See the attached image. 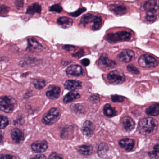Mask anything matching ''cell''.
Returning a JSON list of instances; mask_svg holds the SVG:
<instances>
[{
    "instance_id": "cell-36",
    "label": "cell",
    "mask_w": 159,
    "mask_h": 159,
    "mask_svg": "<svg viewBox=\"0 0 159 159\" xmlns=\"http://www.w3.org/2000/svg\"><path fill=\"white\" fill-rule=\"evenodd\" d=\"M112 101L114 102H121L124 100V97L118 95H113L111 96Z\"/></svg>"
},
{
    "instance_id": "cell-24",
    "label": "cell",
    "mask_w": 159,
    "mask_h": 159,
    "mask_svg": "<svg viewBox=\"0 0 159 159\" xmlns=\"http://www.w3.org/2000/svg\"><path fill=\"white\" fill-rule=\"evenodd\" d=\"M41 11H42L41 6L38 3H34L28 7L26 13L27 14H30V15H33L35 13L40 14L41 13Z\"/></svg>"
},
{
    "instance_id": "cell-39",
    "label": "cell",
    "mask_w": 159,
    "mask_h": 159,
    "mask_svg": "<svg viewBox=\"0 0 159 159\" xmlns=\"http://www.w3.org/2000/svg\"><path fill=\"white\" fill-rule=\"evenodd\" d=\"M15 4L18 8H22L24 5V0H16Z\"/></svg>"
},
{
    "instance_id": "cell-8",
    "label": "cell",
    "mask_w": 159,
    "mask_h": 159,
    "mask_svg": "<svg viewBox=\"0 0 159 159\" xmlns=\"http://www.w3.org/2000/svg\"><path fill=\"white\" fill-rule=\"evenodd\" d=\"M99 65L102 68L108 70L116 67V64L115 61L109 59L106 54H103L99 59Z\"/></svg>"
},
{
    "instance_id": "cell-23",
    "label": "cell",
    "mask_w": 159,
    "mask_h": 159,
    "mask_svg": "<svg viewBox=\"0 0 159 159\" xmlns=\"http://www.w3.org/2000/svg\"><path fill=\"white\" fill-rule=\"evenodd\" d=\"M103 113L107 116L112 117L116 115L117 112L115 108L112 107L111 105L107 104L104 107Z\"/></svg>"
},
{
    "instance_id": "cell-11",
    "label": "cell",
    "mask_w": 159,
    "mask_h": 159,
    "mask_svg": "<svg viewBox=\"0 0 159 159\" xmlns=\"http://www.w3.org/2000/svg\"><path fill=\"white\" fill-rule=\"evenodd\" d=\"M66 73L68 75L78 77L80 75H83L84 71L79 65H73L69 66L67 68Z\"/></svg>"
},
{
    "instance_id": "cell-3",
    "label": "cell",
    "mask_w": 159,
    "mask_h": 159,
    "mask_svg": "<svg viewBox=\"0 0 159 159\" xmlns=\"http://www.w3.org/2000/svg\"><path fill=\"white\" fill-rule=\"evenodd\" d=\"M131 33L126 31L109 33L106 36V39L110 42H122L129 40L131 38Z\"/></svg>"
},
{
    "instance_id": "cell-43",
    "label": "cell",
    "mask_w": 159,
    "mask_h": 159,
    "mask_svg": "<svg viewBox=\"0 0 159 159\" xmlns=\"http://www.w3.org/2000/svg\"><path fill=\"white\" fill-rule=\"evenodd\" d=\"M30 159H46L45 156L43 155H38Z\"/></svg>"
},
{
    "instance_id": "cell-14",
    "label": "cell",
    "mask_w": 159,
    "mask_h": 159,
    "mask_svg": "<svg viewBox=\"0 0 159 159\" xmlns=\"http://www.w3.org/2000/svg\"><path fill=\"white\" fill-rule=\"evenodd\" d=\"M119 143L120 147L126 151H130L134 147L135 141L133 139L125 138L120 140Z\"/></svg>"
},
{
    "instance_id": "cell-2",
    "label": "cell",
    "mask_w": 159,
    "mask_h": 159,
    "mask_svg": "<svg viewBox=\"0 0 159 159\" xmlns=\"http://www.w3.org/2000/svg\"><path fill=\"white\" fill-rule=\"evenodd\" d=\"M16 101L10 96L0 97V110L6 113H10L14 110Z\"/></svg>"
},
{
    "instance_id": "cell-45",
    "label": "cell",
    "mask_w": 159,
    "mask_h": 159,
    "mask_svg": "<svg viewBox=\"0 0 159 159\" xmlns=\"http://www.w3.org/2000/svg\"></svg>"
},
{
    "instance_id": "cell-6",
    "label": "cell",
    "mask_w": 159,
    "mask_h": 159,
    "mask_svg": "<svg viewBox=\"0 0 159 159\" xmlns=\"http://www.w3.org/2000/svg\"><path fill=\"white\" fill-rule=\"evenodd\" d=\"M107 79L111 84L119 85L122 84L125 80V76L122 72L114 70L107 75Z\"/></svg>"
},
{
    "instance_id": "cell-30",
    "label": "cell",
    "mask_w": 159,
    "mask_h": 159,
    "mask_svg": "<svg viewBox=\"0 0 159 159\" xmlns=\"http://www.w3.org/2000/svg\"><path fill=\"white\" fill-rule=\"evenodd\" d=\"M148 155L151 159H159V145L155 146L153 151L149 152Z\"/></svg>"
},
{
    "instance_id": "cell-12",
    "label": "cell",
    "mask_w": 159,
    "mask_h": 159,
    "mask_svg": "<svg viewBox=\"0 0 159 159\" xmlns=\"http://www.w3.org/2000/svg\"><path fill=\"white\" fill-rule=\"evenodd\" d=\"M47 142L46 141H37L32 144V150L36 153H43L48 149Z\"/></svg>"
},
{
    "instance_id": "cell-16",
    "label": "cell",
    "mask_w": 159,
    "mask_h": 159,
    "mask_svg": "<svg viewBox=\"0 0 159 159\" xmlns=\"http://www.w3.org/2000/svg\"><path fill=\"white\" fill-rule=\"evenodd\" d=\"M109 9L116 15H123L127 12V8L123 5L112 4L109 6Z\"/></svg>"
},
{
    "instance_id": "cell-20",
    "label": "cell",
    "mask_w": 159,
    "mask_h": 159,
    "mask_svg": "<svg viewBox=\"0 0 159 159\" xmlns=\"http://www.w3.org/2000/svg\"><path fill=\"white\" fill-rule=\"evenodd\" d=\"M57 23L62 28L66 29L70 28L73 25V20L67 17H61L57 20Z\"/></svg>"
},
{
    "instance_id": "cell-25",
    "label": "cell",
    "mask_w": 159,
    "mask_h": 159,
    "mask_svg": "<svg viewBox=\"0 0 159 159\" xmlns=\"http://www.w3.org/2000/svg\"><path fill=\"white\" fill-rule=\"evenodd\" d=\"M94 17H95V16L90 13L85 14L80 19V25L85 27L87 24L93 21Z\"/></svg>"
},
{
    "instance_id": "cell-13",
    "label": "cell",
    "mask_w": 159,
    "mask_h": 159,
    "mask_svg": "<svg viewBox=\"0 0 159 159\" xmlns=\"http://www.w3.org/2000/svg\"><path fill=\"white\" fill-rule=\"evenodd\" d=\"M60 88L56 86H50L46 92V95L49 99L54 100L59 97L60 94Z\"/></svg>"
},
{
    "instance_id": "cell-44",
    "label": "cell",
    "mask_w": 159,
    "mask_h": 159,
    "mask_svg": "<svg viewBox=\"0 0 159 159\" xmlns=\"http://www.w3.org/2000/svg\"><path fill=\"white\" fill-rule=\"evenodd\" d=\"M3 140V135L2 133L0 132V143H2Z\"/></svg>"
},
{
    "instance_id": "cell-4",
    "label": "cell",
    "mask_w": 159,
    "mask_h": 159,
    "mask_svg": "<svg viewBox=\"0 0 159 159\" xmlns=\"http://www.w3.org/2000/svg\"><path fill=\"white\" fill-rule=\"evenodd\" d=\"M60 116L59 110L57 108H53L43 116L42 122L45 125H52L59 119Z\"/></svg>"
},
{
    "instance_id": "cell-27",
    "label": "cell",
    "mask_w": 159,
    "mask_h": 159,
    "mask_svg": "<svg viewBox=\"0 0 159 159\" xmlns=\"http://www.w3.org/2000/svg\"><path fill=\"white\" fill-rule=\"evenodd\" d=\"M93 149V148L91 145H82L78 148L80 153L85 156L90 155L92 152Z\"/></svg>"
},
{
    "instance_id": "cell-28",
    "label": "cell",
    "mask_w": 159,
    "mask_h": 159,
    "mask_svg": "<svg viewBox=\"0 0 159 159\" xmlns=\"http://www.w3.org/2000/svg\"><path fill=\"white\" fill-rule=\"evenodd\" d=\"M157 18V14L155 11H146V12L145 19L149 22L155 21Z\"/></svg>"
},
{
    "instance_id": "cell-35",
    "label": "cell",
    "mask_w": 159,
    "mask_h": 159,
    "mask_svg": "<svg viewBox=\"0 0 159 159\" xmlns=\"http://www.w3.org/2000/svg\"><path fill=\"white\" fill-rule=\"evenodd\" d=\"M86 10H87V9L85 7H82V8H79L78 10L75 11V12L70 13V15L74 17H77L79 16L80 15L82 14L83 12H85Z\"/></svg>"
},
{
    "instance_id": "cell-21",
    "label": "cell",
    "mask_w": 159,
    "mask_h": 159,
    "mask_svg": "<svg viewBox=\"0 0 159 159\" xmlns=\"http://www.w3.org/2000/svg\"><path fill=\"white\" fill-rule=\"evenodd\" d=\"M80 94L77 92L71 91L67 93L63 98V102L65 103L71 102L80 97Z\"/></svg>"
},
{
    "instance_id": "cell-17",
    "label": "cell",
    "mask_w": 159,
    "mask_h": 159,
    "mask_svg": "<svg viewBox=\"0 0 159 159\" xmlns=\"http://www.w3.org/2000/svg\"><path fill=\"white\" fill-rule=\"evenodd\" d=\"M82 87L81 82L77 80H68L66 81L64 84L65 89L69 90L74 91L76 89H79Z\"/></svg>"
},
{
    "instance_id": "cell-15",
    "label": "cell",
    "mask_w": 159,
    "mask_h": 159,
    "mask_svg": "<svg viewBox=\"0 0 159 159\" xmlns=\"http://www.w3.org/2000/svg\"><path fill=\"white\" fill-rule=\"evenodd\" d=\"M95 127L92 122L89 120H86L82 127L81 130L86 136H90L93 133Z\"/></svg>"
},
{
    "instance_id": "cell-10",
    "label": "cell",
    "mask_w": 159,
    "mask_h": 159,
    "mask_svg": "<svg viewBox=\"0 0 159 159\" xmlns=\"http://www.w3.org/2000/svg\"><path fill=\"white\" fill-rule=\"evenodd\" d=\"M43 47L34 38H30L28 40V48L29 51L32 52H39L42 51Z\"/></svg>"
},
{
    "instance_id": "cell-19",
    "label": "cell",
    "mask_w": 159,
    "mask_h": 159,
    "mask_svg": "<svg viewBox=\"0 0 159 159\" xmlns=\"http://www.w3.org/2000/svg\"><path fill=\"white\" fill-rule=\"evenodd\" d=\"M121 121L124 129L127 131H131L134 129L135 123L132 119L129 117H124L122 118Z\"/></svg>"
},
{
    "instance_id": "cell-31",
    "label": "cell",
    "mask_w": 159,
    "mask_h": 159,
    "mask_svg": "<svg viewBox=\"0 0 159 159\" xmlns=\"http://www.w3.org/2000/svg\"><path fill=\"white\" fill-rule=\"evenodd\" d=\"M108 150V146L105 143H101L98 149V153L100 156H103L106 154Z\"/></svg>"
},
{
    "instance_id": "cell-34",
    "label": "cell",
    "mask_w": 159,
    "mask_h": 159,
    "mask_svg": "<svg viewBox=\"0 0 159 159\" xmlns=\"http://www.w3.org/2000/svg\"><path fill=\"white\" fill-rule=\"evenodd\" d=\"M127 70L129 72L134 74L137 75L140 73L139 70L137 68H136L135 66L132 65V64L128 65L127 66Z\"/></svg>"
},
{
    "instance_id": "cell-37",
    "label": "cell",
    "mask_w": 159,
    "mask_h": 159,
    "mask_svg": "<svg viewBox=\"0 0 159 159\" xmlns=\"http://www.w3.org/2000/svg\"><path fill=\"white\" fill-rule=\"evenodd\" d=\"M9 11V8L8 7L6 6H2L0 7V16H4L7 15Z\"/></svg>"
},
{
    "instance_id": "cell-22",
    "label": "cell",
    "mask_w": 159,
    "mask_h": 159,
    "mask_svg": "<svg viewBox=\"0 0 159 159\" xmlns=\"http://www.w3.org/2000/svg\"><path fill=\"white\" fill-rule=\"evenodd\" d=\"M146 113L148 116H157L159 115V104L156 103L149 106L146 110Z\"/></svg>"
},
{
    "instance_id": "cell-26",
    "label": "cell",
    "mask_w": 159,
    "mask_h": 159,
    "mask_svg": "<svg viewBox=\"0 0 159 159\" xmlns=\"http://www.w3.org/2000/svg\"><path fill=\"white\" fill-rule=\"evenodd\" d=\"M102 24V17L100 16H95L92 29L93 31L98 30L101 29Z\"/></svg>"
},
{
    "instance_id": "cell-41",
    "label": "cell",
    "mask_w": 159,
    "mask_h": 159,
    "mask_svg": "<svg viewBox=\"0 0 159 159\" xmlns=\"http://www.w3.org/2000/svg\"><path fill=\"white\" fill-rule=\"evenodd\" d=\"M0 159H16V157L10 155H2L0 156Z\"/></svg>"
},
{
    "instance_id": "cell-7",
    "label": "cell",
    "mask_w": 159,
    "mask_h": 159,
    "mask_svg": "<svg viewBox=\"0 0 159 159\" xmlns=\"http://www.w3.org/2000/svg\"><path fill=\"white\" fill-rule=\"evenodd\" d=\"M135 54L132 50H123L120 54L117 56V59L125 63H128L132 61L134 59Z\"/></svg>"
},
{
    "instance_id": "cell-9",
    "label": "cell",
    "mask_w": 159,
    "mask_h": 159,
    "mask_svg": "<svg viewBox=\"0 0 159 159\" xmlns=\"http://www.w3.org/2000/svg\"><path fill=\"white\" fill-rule=\"evenodd\" d=\"M142 7L146 11H156L159 8V0H148L142 4Z\"/></svg>"
},
{
    "instance_id": "cell-32",
    "label": "cell",
    "mask_w": 159,
    "mask_h": 159,
    "mask_svg": "<svg viewBox=\"0 0 159 159\" xmlns=\"http://www.w3.org/2000/svg\"><path fill=\"white\" fill-rule=\"evenodd\" d=\"M9 121L7 117L0 115V129H5L8 125Z\"/></svg>"
},
{
    "instance_id": "cell-5",
    "label": "cell",
    "mask_w": 159,
    "mask_h": 159,
    "mask_svg": "<svg viewBox=\"0 0 159 159\" xmlns=\"http://www.w3.org/2000/svg\"><path fill=\"white\" fill-rule=\"evenodd\" d=\"M140 66L144 68H153L158 65L159 62L155 57L148 54L142 55L138 60Z\"/></svg>"
},
{
    "instance_id": "cell-33",
    "label": "cell",
    "mask_w": 159,
    "mask_h": 159,
    "mask_svg": "<svg viewBox=\"0 0 159 159\" xmlns=\"http://www.w3.org/2000/svg\"><path fill=\"white\" fill-rule=\"evenodd\" d=\"M49 10L51 12L60 13L62 11V7L59 4H56L50 7Z\"/></svg>"
},
{
    "instance_id": "cell-42",
    "label": "cell",
    "mask_w": 159,
    "mask_h": 159,
    "mask_svg": "<svg viewBox=\"0 0 159 159\" xmlns=\"http://www.w3.org/2000/svg\"><path fill=\"white\" fill-rule=\"evenodd\" d=\"M81 64L84 66H88L89 64L90 61L88 59H84L81 61Z\"/></svg>"
},
{
    "instance_id": "cell-38",
    "label": "cell",
    "mask_w": 159,
    "mask_h": 159,
    "mask_svg": "<svg viewBox=\"0 0 159 159\" xmlns=\"http://www.w3.org/2000/svg\"><path fill=\"white\" fill-rule=\"evenodd\" d=\"M63 157L62 155L56 152H53L49 155L48 159H62Z\"/></svg>"
},
{
    "instance_id": "cell-1",
    "label": "cell",
    "mask_w": 159,
    "mask_h": 159,
    "mask_svg": "<svg viewBox=\"0 0 159 159\" xmlns=\"http://www.w3.org/2000/svg\"><path fill=\"white\" fill-rule=\"evenodd\" d=\"M158 126L157 121L151 117L143 119L139 121L138 129L139 132L145 135H151L155 134Z\"/></svg>"
},
{
    "instance_id": "cell-29",
    "label": "cell",
    "mask_w": 159,
    "mask_h": 159,
    "mask_svg": "<svg viewBox=\"0 0 159 159\" xmlns=\"http://www.w3.org/2000/svg\"><path fill=\"white\" fill-rule=\"evenodd\" d=\"M33 84L37 89H42L45 86V81L43 80L36 79L34 80Z\"/></svg>"
},
{
    "instance_id": "cell-40",
    "label": "cell",
    "mask_w": 159,
    "mask_h": 159,
    "mask_svg": "<svg viewBox=\"0 0 159 159\" xmlns=\"http://www.w3.org/2000/svg\"><path fill=\"white\" fill-rule=\"evenodd\" d=\"M63 48L64 50L67 51H75L76 49L75 47L71 45H65L63 47Z\"/></svg>"
},
{
    "instance_id": "cell-18",
    "label": "cell",
    "mask_w": 159,
    "mask_h": 159,
    "mask_svg": "<svg viewBox=\"0 0 159 159\" xmlns=\"http://www.w3.org/2000/svg\"><path fill=\"white\" fill-rule=\"evenodd\" d=\"M11 136L14 142L16 143H21L24 140V134L19 129H16L11 132Z\"/></svg>"
}]
</instances>
